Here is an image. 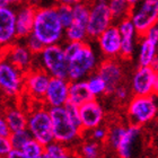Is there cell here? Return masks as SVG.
I'll use <instances>...</instances> for the list:
<instances>
[{
  "label": "cell",
  "mask_w": 158,
  "mask_h": 158,
  "mask_svg": "<svg viewBox=\"0 0 158 158\" xmlns=\"http://www.w3.org/2000/svg\"><path fill=\"white\" fill-rule=\"evenodd\" d=\"M56 10L58 18H59L60 23H61L63 28H67L69 25L73 24V6L64 5V3H58V5H56Z\"/></svg>",
  "instance_id": "30"
},
{
  "label": "cell",
  "mask_w": 158,
  "mask_h": 158,
  "mask_svg": "<svg viewBox=\"0 0 158 158\" xmlns=\"http://www.w3.org/2000/svg\"><path fill=\"white\" fill-rule=\"evenodd\" d=\"M79 118L82 132L89 131L98 125H102L105 118V112L96 98H93L79 106Z\"/></svg>",
  "instance_id": "13"
},
{
  "label": "cell",
  "mask_w": 158,
  "mask_h": 158,
  "mask_svg": "<svg viewBox=\"0 0 158 158\" xmlns=\"http://www.w3.org/2000/svg\"><path fill=\"white\" fill-rule=\"evenodd\" d=\"M88 39V34L86 26H81L73 23L64 28V40L66 41H76V42H85Z\"/></svg>",
  "instance_id": "28"
},
{
  "label": "cell",
  "mask_w": 158,
  "mask_h": 158,
  "mask_svg": "<svg viewBox=\"0 0 158 158\" xmlns=\"http://www.w3.org/2000/svg\"><path fill=\"white\" fill-rule=\"evenodd\" d=\"M93 95L89 93L85 80H76L69 82V90H68V102L75 105L80 106L84 103L93 99Z\"/></svg>",
  "instance_id": "22"
},
{
  "label": "cell",
  "mask_w": 158,
  "mask_h": 158,
  "mask_svg": "<svg viewBox=\"0 0 158 158\" xmlns=\"http://www.w3.org/2000/svg\"><path fill=\"white\" fill-rule=\"evenodd\" d=\"M128 115L131 123L140 127L154 121L157 115V103L154 95H133L129 101Z\"/></svg>",
  "instance_id": "6"
},
{
  "label": "cell",
  "mask_w": 158,
  "mask_h": 158,
  "mask_svg": "<svg viewBox=\"0 0 158 158\" xmlns=\"http://www.w3.org/2000/svg\"><path fill=\"white\" fill-rule=\"evenodd\" d=\"M35 62L39 63L36 67L44 70L50 77L68 79V59L61 43L44 46L35 56Z\"/></svg>",
  "instance_id": "4"
},
{
  "label": "cell",
  "mask_w": 158,
  "mask_h": 158,
  "mask_svg": "<svg viewBox=\"0 0 158 158\" xmlns=\"http://www.w3.org/2000/svg\"><path fill=\"white\" fill-rule=\"evenodd\" d=\"M26 129L31 133V137L41 142L43 146L52 141V125L49 109L43 106L31 111L27 114Z\"/></svg>",
  "instance_id": "7"
},
{
  "label": "cell",
  "mask_w": 158,
  "mask_h": 158,
  "mask_svg": "<svg viewBox=\"0 0 158 158\" xmlns=\"http://www.w3.org/2000/svg\"><path fill=\"white\" fill-rule=\"evenodd\" d=\"M141 135V127L138 124L131 123L125 127V130L122 135L118 145L115 149V152L121 158H130L133 156L135 145Z\"/></svg>",
  "instance_id": "20"
},
{
  "label": "cell",
  "mask_w": 158,
  "mask_h": 158,
  "mask_svg": "<svg viewBox=\"0 0 158 158\" xmlns=\"http://www.w3.org/2000/svg\"><path fill=\"white\" fill-rule=\"evenodd\" d=\"M89 9H90V3L82 0L80 2H77L76 5L73 6V23L86 26L87 20L89 16Z\"/></svg>",
  "instance_id": "27"
},
{
  "label": "cell",
  "mask_w": 158,
  "mask_h": 158,
  "mask_svg": "<svg viewBox=\"0 0 158 158\" xmlns=\"http://www.w3.org/2000/svg\"><path fill=\"white\" fill-rule=\"evenodd\" d=\"M28 0H8V3H9V6L14 7V6H20V5H24V3H26Z\"/></svg>",
  "instance_id": "40"
},
{
  "label": "cell",
  "mask_w": 158,
  "mask_h": 158,
  "mask_svg": "<svg viewBox=\"0 0 158 158\" xmlns=\"http://www.w3.org/2000/svg\"><path fill=\"white\" fill-rule=\"evenodd\" d=\"M51 77L41 69L40 67L34 66L24 76V92L35 101L42 102L45 90L49 85Z\"/></svg>",
  "instance_id": "11"
},
{
  "label": "cell",
  "mask_w": 158,
  "mask_h": 158,
  "mask_svg": "<svg viewBox=\"0 0 158 158\" xmlns=\"http://www.w3.org/2000/svg\"><path fill=\"white\" fill-rule=\"evenodd\" d=\"M73 156V152L69 146L52 140L44 146L43 158H69Z\"/></svg>",
  "instance_id": "24"
},
{
  "label": "cell",
  "mask_w": 158,
  "mask_h": 158,
  "mask_svg": "<svg viewBox=\"0 0 158 158\" xmlns=\"http://www.w3.org/2000/svg\"><path fill=\"white\" fill-rule=\"evenodd\" d=\"M158 89L157 70L152 66H139L131 77L130 90L133 95H155Z\"/></svg>",
  "instance_id": "10"
},
{
  "label": "cell",
  "mask_w": 158,
  "mask_h": 158,
  "mask_svg": "<svg viewBox=\"0 0 158 158\" xmlns=\"http://www.w3.org/2000/svg\"><path fill=\"white\" fill-rule=\"evenodd\" d=\"M79 154L84 158H97L101 156V146L99 142H96L94 140L84 142L79 147Z\"/></svg>",
  "instance_id": "31"
},
{
  "label": "cell",
  "mask_w": 158,
  "mask_h": 158,
  "mask_svg": "<svg viewBox=\"0 0 158 158\" xmlns=\"http://www.w3.org/2000/svg\"><path fill=\"white\" fill-rule=\"evenodd\" d=\"M11 143H10L9 137H5V135H0V157H6L7 154L10 152Z\"/></svg>",
  "instance_id": "37"
},
{
  "label": "cell",
  "mask_w": 158,
  "mask_h": 158,
  "mask_svg": "<svg viewBox=\"0 0 158 158\" xmlns=\"http://www.w3.org/2000/svg\"><path fill=\"white\" fill-rule=\"evenodd\" d=\"M138 40V63L139 66H152L157 70V44L152 40L141 35Z\"/></svg>",
  "instance_id": "21"
},
{
  "label": "cell",
  "mask_w": 158,
  "mask_h": 158,
  "mask_svg": "<svg viewBox=\"0 0 158 158\" xmlns=\"http://www.w3.org/2000/svg\"><path fill=\"white\" fill-rule=\"evenodd\" d=\"M35 10L36 7L31 3H24L18 6L17 9H15L16 18V36L17 41L24 40L32 33L34 23V16H35Z\"/></svg>",
  "instance_id": "19"
},
{
  "label": "cell",
  "mask_w": 158,
  "mask_h": 158,
  "mask_svg": "<svg viewBox=\"0 0 158 158\" xmlns=\"http://www.w3.org/2000/svg\"><path fill=\"white\" fill-rule=\"evenodd\" d=\"M58 3H64V5H69V6H73L77 2H80L82 0H56Z\"/></svg>",
  "instance_id": "41"
},
{
  "label": "cell",
  "mask_w": 158,
  "mask_h": 158,
  "mask_svg": "<svg viewBox=\"0 0 158 158\" xmlns=\"http://www.w3.org/2000/svg\"><path fill=\"white\" fill-rule=\"evenodd\" d=\"M31 137V133L28 132L27 129H22V130H17V131H11L9 135V140L11 143L13 148L22 149L23 146L26 143Z\"/></svg>",
  "instance_id": "32"
},
{
  "label": "cell",
  "mask_w": 158,
  "mask_h": 158,
  "mask_svg": "<svg viewBox=\"0 0 158 158\" xmlns=\"http://www.w3.org/2000/svg\"><path fill=\"white\" fill-rule=\"evenodd\" d=\"M69 82L70 81L67 78L51 77L42 101L44 105L48 107L64 105L68 102Z\"/></svg>",
  "instance_id": "14"
},
{
  "label": "cell",
  "mask_w": 158,
  "mask_h": 158,
  "mask_svg": "<svg viewBox=\"0 0 158 158\" xmlns=\"http://www.w3.org/2000/svg\"><path fill=\"white\" fill-rule=\"evenodd\" d=\"M89 132H90V140H94L96 142L105 141L106 135H107V129L106 128L98 125V127L89 130Z\"/></svg>",
  "instance_id": "35"
},
{
  "label": "cell",
  "mask_w": 158,
  "mask_h": 158,
  "mask_svg": "<svg viewBox=\"0 0 158 158\" xmlns=\"http://www.w3.org/2000/svg\"><path fill=\"white\" fill-rule=\"evenodd\" d=\"M137 33L141 36L156 25L158 20V0H140L133 5L129 14Z\"/></svg>",
  "instance_id": "5"
},
{
  "label": "cell",
  "mask_w": 158,
  "mask_h": 158,
  "mask_svg": "<svg viewBox=\"0 0 158 158\" xmlns=\"http://www.w3.org/2000/svg\"><path fill=\"white\" fill-rule=\"evenodd\" d=\"M124 130H125V127L121 124L113 125L112 128H110L109 130H107V135H106L105 141L107 142V145H109L114 152H115L116 147H118V141H120V139H121Z\"/></svg>",
  "instance_id": "33"
},
{
  "label": "cell",
  "mask_w": 158,
  "mask_h": 158,
  "mask_svg": "<svg viewBox=\"0 0 158 158\" xmlns=\"http://www.w3.org/2000/svg\"><path fill=\"white\" fill-rule=\"evenodd\" d=\"M98 63L95 49L88 42H82L81 46L68 58V80H85L90 73H95Z\"/></svg>",
  "instance_id": "2"
},
{
  "label": "cell",
  "mask_w": 158,
  "mask_h": 158,
  "mask_svg": "<svg viewBox=\"0 0 158 158\" xmlns=\"http://www.w3.org/2000/svg\"><path fill=\"white\" fill-rule=\"evenodd\" d=\"M6 157L7 158H24V155H23V152H22L20 149L11 148L10 149V152L7 154Z\"/></svg>",
  "instance_id": "39"
},
{
  "label": "cell",
  "mask_w": 158,
  "mask_h": 158,
  "mask_svg": "<svg viewBox=\"0 0 158 158\" xmlns=\"http://www.w3.org/2000/svg\"><path fill=\"white\" fill-rule=\"evenodd\" d=\"M5 59L10 61L14 66L24 73L28 71L35 66V56L27 49L25 44L18 43L17 41L6 48Z\"/></svg>",
  "instance_id": "17"
},
{
  "label": "cell",
  "mask_w": 158,
  "mask_h": 158,
  "mask_svg": "<svg viewBox=\"0 0 158 158\" xmlns=\"http://www.w3.org/2000/svg\"><path fill=\"white\" fill-rule=\"evenodd\" d=\"M25 73L7 59L0 61V92L7 97H17L24 92Z\"/></svg>",
  "instance_id": "8"
},
{
  "label": "cell",
  "mask_w": 158,
  "mask_h": 158,
  "mask_svg": "<svg viewBox=\"0 0 158 158\" xmlns=\"http://www.w3.org/2000/svg\"><path fill=\"white\" fill-rule=\"evenodd\" d=\"M15 18L14 7H0V45L3 48H8L17 41Z\"/></svg>",
  "instance_id": "18"
},
{
  "label": "cell",
  "mask_w": 158,
  "mask_h": 158,
  "mask_svg": "<svg viewBox=\"0 0 158 158\" xmlns=\"http://www.w3.org/2000/svg\"><path fill=\"white\" fill-rule=\"evenodd\" d=\"M97 44L104 58L118 59L121 51V36L118 26L112 24L97 36Z\"/></svg>",
  "instance_id": "15"
},
{
  "label": "cell",
  "mask_w": 158,
  "mask_h": 158,
  "mask_svg": "<svg viewBox=\"0 0 158 158\" xmlns=\"http://www.w3.org/2000/svg\"><path fill=\"white\" fill-rule=\"evenodd\" d=\"M53 140L71 146L82 135V130L73 123L66 112L64 106L49 107Z\"/></svg>",
  "instance_id": "3"
},
{
  "label": "cell",
  "mask_w": 158,
  "mask_h": 158,
  "mask_svg": "<svg viewBox=\"0 0 158 158\" xmlns=\"http://www.w3.org/2000/svg\"><path fill=\"white\" fill-rule=\"evenodd\" d=\"M106 2L114 22L118 23L123 18L129 17L132 6L127 0H106Z\"/></svg>",
  "instance_id": "25"
},
{
  "label": "cell",
  "mask_w": 158,
  "mask_h": 158,
  "mask_svg": "<svg viewBox=\"0 0 158 158\" xmlns=\"http://www.w3.org/2000/svg\"><path fill=\"white\" fill-rule=\"evenodd\" d=\"M121 36V51L120 56L123 59H130L133 56L138 44V33L129 17L123 18L116 24Z\"/></svg>",
  "instance_id": "16"
},
{
  "label": "cell",
  "mask_w": 158,
  "mask_h": 158,
  "mask_svg": "<svg viewBox=\"0 0 158 158\" xmlns=\"http://www.w3.org/2000/svg\"><path fill=\"white\" fill-rule=\"evenodd\" d=\"M114 23L106 0H96L90 3L89 16L86 25L88 39L96 40L103 31Z\"/></svg>",
  "instance_id": "9"
},
{
  "label": "cell",
  "mask_w": 158,
  "mask_h": 158,
  "mask_svg": "<svg viewBox=\"0 0 158 158\" xmlns=\"http://www.w3.org/2000/svg\"><path fill=\"white\" fill-rule=\"evenodd\" d=\"M20 150L23 152L24 158H43L44 146L35 139L31 138Z\"/></svg>",
  "instance_id": "29"
},
{
  "label": "cell",
  "mask_w": 158,
  "mask_h": 158,
  "mask_svg": "<svg viewBox=\"0 0 158 158\" xmlns=\"http://www.w3.org/2000/svg\"><path fill=\"white\" fill-rule=\"evenodd\" d=\"M87 88H88L89 93L93 95L94 98L101 97L103 95H106V85L104 80L102 79V77L99 76L98 73H90L87 78L85 79Z\"/></svg>",
  "instance_id": "26"
},
{
  "label": "cell",
  "mask_w": 158,
  "mask_h": 158,
  "mask_svg": "<svg viewBox=\"0 0 158 158\" xmlns=\"http://www.w3.org/2000/svg\"><path fill=\"white\" fill-rule=\"evenodd\" d=\"M127 1H128V2L130 3L131 6H133V5H135V3L138 2V1H140V0H127Z\"/></svg>",
  "instance_id": "43"
},
{
  "label": "cell",
  "mask_w": 158,
  "mask_h": 158,
  "mask_svg": "<svg viewBox=\"0 0 158 158\" xmlns=\"http://www.w3.org/2000/svg\"><path fill=\"white\" fill-rule=\"evenodd\" d=\"M130 93H131V90H130L127 86L120 84V85L114 89V92H113L112 94L114 95L116 101H118V102H125V101H128L129 96H130Z\"/></svg>",
  "instance_id": "36"
},
{
  "label": "cell",
  "mask_w": 158,
  "mask_h": 158,
  "mask_svg": "<svg viewBox=\"0 0 158 158\" xmlns=\"http://www.w3.org/2000/svg\"><path fill=\"white\" fill-rule=\"evenodd\" d=\"M24 40H25V45L27 46V49L30 50L34 56H37V54L42 51L43 48H44L43 43L41 42V41L35 36V35H33L32 33H31L28 36L25 37Z\"/></svg>",
  "instance_id": "34"
},
{
  "label": "cell",
  "mask_w": 158,
  "mask_h": 158,
  "mask_svg": "<svg viewBox=\"0 0 158 158\" xmlns=\"http://www.w3.org/2000/svg\"><path fill=\"white\" fill-rule=\"evenodd\" d=\"M5 54H6V48L0 45V61L5 59Z\"/></svg>",
  "instance_id": "42"
},
{
  "label": "cell",
  "mask_w": 158,
  "mask_h": 158,
  "mask_svg": "<svg viewBox=\"0 0 158 158\" xmlns=\"http://www.w3.org/2000/svg\"><path fill=\"white\" fill-rule=\"evenodd\" d=\"M7 124L10 131H17L22 129H26L27 125V114L19 107H9L3 113Z\"/></svg>",
  "instance_id": "23"
},
{
  "label": "cell",
  "mask_w": 158,
  "mask_h": 158,
  "mask_svg": "<svg viewBox=\"0 0 158 158\" xmlns=\"http://www.w3.org/2000/svg\"><path fill=\"white\" fill-rule=\"evenodd\" d=\"M10 129L7 124V121L3 114L0 113V135H5V137H9L10 135Z\"/></svg>",
  "instance_id": "38"
},
{
  "label": "cell",
  "mask_w": 158,
  "mask_h": 158,
  "mask_svg": "<svg viewBox=\"0 0 158 158\" xmlns=\"http://www.w3.org/2000/svg\"><path fill=\"white\" fill-rule=\"evenodd\" d=\"M96 73L102 77L106 85V95H110L123 80V68L116 59H106L98 63Z\"/></svg>",
  "instance_id": "12"
},
{
  "label": "cell",
  "mask_w": 158,
  "mask_h": 158,
  "mask_svg": "<svg viewBox=\"0 0 158 158\" xmlns=\"http://www.w3.org/2000/svg\"><path fill=\"white\" fill-rule=\"evenodd\" d=\"M32 34L44 46L60 44L64 40V28L58 18L56 6L36 7Z\"/></svg>",
  "instance_id": "1"
}]
</instances>
